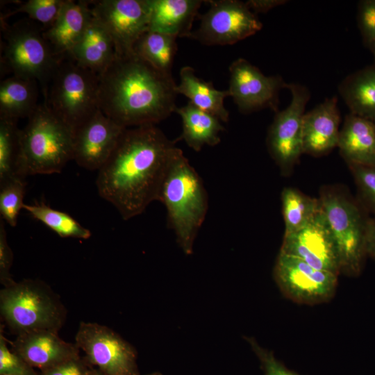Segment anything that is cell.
Masks as SVG:
<instances>
[{"label": "cell", "mask_w": 375, "mask_h": 375, "mask_svg": "<svg viewBox=\"0 0 375 375\" xmlns=\"http://www.w3.org/2000/svg\"><path fill=\"white\" fill-rule=\"evenodd\" d=\"M176 149L153 124L126 128L98 171V193L124 220L140 215L153 201Z\"/></svg>", "instance_id": "obj_1"}, {"label": "cell", "mask_w": 375, "mask_h": 375, "mask_svg": "<svg viewBox=\"0 0 375 375\" xmlns=\"http://www.w3.org/2000/svg\"><path fill=\"white\" fill-rule=\"evenodd\" d=\"M176 87L172 76L160 72L134 51L116 53L99 76V108L124 128L155 125L174 112Z\"/></svg>", "instance_id": "obj_2"}, {"label": "cell", "mask_w": 375, "mask_h": 375, "mask_svg": "<svg viewBox=\"0 0 375 375\" xmlns=\"http://www.w3.org/2000/svg\"><path fill=\"white\" fill-rule=\"evenodd\" d=\"M157 201L166 208L168 226L174 231L178 245L186 255L192 254L194 240L208 211V197L200 176L178 147Z\"/></svg>", "instance_id": "obj_3"}, {"label": "cell", "mask_w": 375, "mask_h": 375, "mask_svg": "<svg viewBox=\"0 0 375 375\" xmlns=\"http://www.w3.org/2000/svg\"><path fill=\"white\" fill-rule=\"evenodd\" d=\"M72 131L43 103L20 130L16 175L59 173L73 160Z\"/></svg>", "instance_id": "obj_4"}, {"label": "cell", "mask_w": 375, "mask_h": 375, "mask_svg": "<svg viewBox=\"0 0 375 375\" xmlns=\"http://www.w3.org/2000/svg\"><path fill=\"white\" fill-rule=\"evenodd\" d=\"M0 312L16 336L40 330L58 333L67 315L58 295L44 282L30 278L1 290Z\"/></svg>", "instance_id": "obj_5"}, {"label": "cell", "mask_w": 375, "mask_h": 375, "mask_svg": "<svg viewBox=\"0 0 375 375\" xmlns=\"http://www.w3.org/2000/svg\"><path fill=\"white\" fill-rule=\"evenodd\" d=\"M99 76L65 56L42 93L44 103L74 133L99 109Z\"/></svg>", "instance_id": "obj_6"}, {"label": "cell", "mask_w": 375, "mask_h": 375, "mask_svg": "<svg viewBox=\"0 0 375 375\" xmlns=\"http://www.w3.org/2000/svg\"><path fill=\"white\" fill-rule=\"evenodd\" d=\"M319 201L337 247L340 273L356 277L366 258V226L368 218L360 206L334 188L322 190Z\"/></svg>", "instance_id": "obj_7"}, {"label": "cell", "mask_w": 375, "mask_h": 375, "mask_svg": "<svg viewBox=\"0 0 375 375\" xmlns=\"http://www.w3.org/2000/svg\"><path fill=\"white\" fill-rule=\"evenodd\" d=\"M3 28L4 65L12 76L38 81L43 93L61 59L53 54L43 28L31 20H21Z\"/></svg>", "instance_id": "obj_8"}, {"label": "cell", "mask_w": 375, "mask_h": 375, "mask_svg": "<svg viewBox=\"0 0 375 375\" xmlns=\"http://www.w3.org/2000/svg\"><path fill=\"white\" fill-rule=\"evenodd\" d=\"M75 344L88 362L104 375H141L135 349L105 325L81 322Z\"/></svg>", "instance_id": "obj_9"}, {"label": "cell", "mask_w": 375, "mask_h": 375, "mask_svg": "<svg viewBox=\"0 0 375 375\" xmlns=\"http://www.w3.org/2000/svg\"><path fill=\"white\" fill-rule=\"evenodd\" d=\"M209 9L200 16L199 27L190 38L205 45H231L256 34L262 23L245 2L206 1Z\"/></svg>", "instance_id": "obj_10"}, {"label": "cell", "mask_w": 375, "mask_h": 375, "mask_svg": "<svg viewBox=\"0 0 375 375\" xmlns=\"http://www.w3.org/2000/svg\"><path fill=\"white\" fill-rule=\"evenodd\" d=\"M292 95L289 106L275 112L270 125L267 146L270 156L282 174H288L303 152L302 122L310 98L308 89L299 83H288Z\"/></svg>", "instance_id": "obj_11"}, {"label": "cell", "mask_w": 375, "mask_h": 375, "mask_svg": "<svg viewBox=\"0 0 375 375\" xmlns=\"http://www.w3.org/2000/svg\"><path fill=\"white\" fill-rule=\"evenodd\" d=\"M338 275L317 269L295 256L279 252L274 268V278L283 294L304 305L330 301L335 295Z\"/></svg>", "instance_id": "obj_12"}, {"label": "cell", "mask_w": 375, "mask_h": 375, "mask_svg": "<svg viewBox=\"0 0 375 375\" xmlns=\"http://www.w3.org/2000/svg\"><path fill=\"white\" fill-rule=\"evenodd\" d=\"M228 92L243 114L269 108L278 110L279 92L286 83L279 75L266 76L244 58L235 60L229 66Z\"/></svg>", "instance_id": "obj_13"}, {"label": "cell", "mask_w": 375, "mask_h": 375, "mask_svg": "<svg viewBox=\"0 0 375 375\" xmlns=\"http://www.w3.org/2000/svg\"><path fill=\"white\" fill-rule=\"evenodd\" d=\"M92 15L113 39L117 53L134 51L139 38L149 30V0L90 1Z\"/></svg>", "instance_id": "obj_14"}, {"label": "cell", "mask_w": 375, "mask_h": 375, "mask_svg": "<svg viewBox=\"0 0 375 375\" xmlns=\"http://www.w3.org/2000/svg\"><path fill=\"white\" fill-rule=\"evenodd\" d=\"M280 252L299 258L317 269L340 273L337 247L322 207L305 226L284 235Z\"/></svg>", "instance_id": "obj_15"}, {"label": "cell", "mask_w": 375, "mask_h": 375, "mask_svg": "<svg viewBox=\"0 0 375 375\" xmlns=\"http://www.w3.org/2000/svg\"><path fill=\"white\" fill-rule=\"evenodd\" d=\"M126 128L99 109L74 132L73 160L85 169L99 171Z\"/></svg>", "instance_id": "obj_16"}, {"label": "cell", "mask_w": 375, "mask_h": 375, "mask_svg": "<svg viewBox=\"0 0 375 375\" xmlns=\"http://www.w3.org/2000/svg\"><path fill=\"white\" fill-rule=\"evenodd\" d=\"M11 349L29 366L42 371L80 355L74 343L67 342L58 332L40 330L16 336Z\"/></svg>", "instance_id": "obj_17"}, {"label": "cell", "mask_w": 375, "mask_h": 375, "mask_svg": "<svg viewBox=\"0 0 375 375\" xmlns=\"http://www.w3.org/2000/svg\"><path fill=\"white\" fill-rule=\"evenodd\" d=\"M340 119L335 96L306 112L302 122L303 153L320 156L338 147Z\"/></svg>", "instance_id": "obj_18"}, {"label": "cell", "mask_w": 375, "mask_h": 375, "mask_svg": "<svg viewBox=\"0 0 375 375\" xmlns=\"http://www.w3.org/2000/svg\"><path fill=\"white\" fill-rule=\"evenodd\" d=\"M88 2L65 0L54 23L43 29L44 37L57 58L68 56L85 31L92 17Z\"/></svg>", "instance_id": "obj_19"}, {"label": "cell", "mask_w": 375, "mask_h": 375, "mask_svg": "<svg viewBox=\"0 0 375 375\" xmlns=\"http://www.w3.org/2000/svg\"><path fill=\"white\" fill-rule=\"evenodd\" d=\"M205 1L149 0V30L176 38H190L193 22Z\"/></svg>", "instance_id": "obj_20"}, {"label": "cell", "mask_w": 375, "mask_h": 375, "mask_svg": "<svg viewBox=\"0 0 375 375\" xmlns=\"http://www.w3.org/2000/svg\"><path fill=\"white\" fill-rule=\"evenodd\" d=\"M116 53L112 38L93 15L80 40L68 56L81 66L100 76Z\"/></svg>", "instance_id": "obj_21"}, {"label": "cell", "mask_w": 375, "mask_h": 375, "mask_svg": "<svg viewBox=\"0 0 375 375\" xmlns=\"http://www.w3.org/2000/svg\"><path fill=\"white\" fill-rule=\"evenodd\" d=\"M338 147L348 165H375V123L351 112L347 115Z\"/></svg>", "instance_id": "obj_22"}, {"label": "cell", "mask_w": 375, "mask_h": 375, "mask_svg": "<svg viewBox=\"0 0 375 375\" xmlns=\"http://www.w3.org/2000/svg\"><path fill=\"white\" fill-rule=\"evenodd\" d=\"M180 83L176 85L178 94L190 99L197 108L227 122L229 112L224 106V99L230 97L229 92L217 90L212 82L206 81L196 76L194 69L190 66L183 67L179 73Z\"/></svg>", "instance_id": "obj_23"}, {"label": "cell", "mask_w": 375, "mask_h": 375, "mask_svg": "<svg viewBox=\"0 0 375 375\" xmlns=\"http://www.w3.org/2000/svg\"><path fill=\"white\" fill-rule=\"evenodd\" d=\"M338 91L351 113L375 123V60L346 76Z\"/></svg>", "instance_id": "obj_24"}, {"label": "cell", "mask_w": 375, "mask_h": 375, "mask_svg": "<svg viewBox=\"0 0 375 375\" xmlns=\"http://www.w3.org/2000/svg\"><path fill=\"white\" fill-rule=\"evenodd\" d=\"M182 119V139L188 146L199 151L205 145L215 146L220 141L219 133L224 130L221 121L193 105L190 101L175 110Z\"/></svg>", "instance_id": "obj_25"}, {"label": "cell", "mask_w": 375, "mask_h": 375, "mask_svg": "<svg viewBox=\"0 0 375 375\" xmlns=\"http://www.w3.org/2000/svg\"><path fill=\"white\" fill-rule=\"evenodd\" d=\"M38 81L15 76L0 84V117L18 119L29 117L37 109Z\"/></svg>", "instance_id": "obj_26"}, {"label": "cell", "mask_w": 375, "mask_h": 375, "mask_svg": "<svg viewBox=\"0 0 375 375\" xmlns=\"http://www.w3.org/2000/svg\"><path fill=\"white\" fill-rule=\"evenodd\" d=\"M176 37L148 30L139 38L134 52L160 72L172 75L177 51Z\"/></svg>", "instance_id": "obj_27"}, {"label": "cell", "mask_w": 375, "mask_h": 375, "mask_svg": "<svg viewBox=\"0 0 375 375\" xmlns=\"http://www.w3.org/2000/svg\"><path fill=\"white\" fill-rule=\"evenodd\" d=\"M285 233L295 232L305 226L321 210L319 199L310 197L293 188L281 192Z\"/></svg>", "instance_id": "obj_28"}, {"label": "cell", "mask_w": 375, "mask_h": 375, "mask_svg": "<svg viewBox=\"0 0 375 375\" xmlns=\"http://www.w3.org/2000/svg\"><path fill=\"white\" fill-rule=\"evenodd\" d=\"M23 209L61 238L86 240L91 231L80 224L70 215L49 207L44 203L26 204Z\"/></svg>", "instance_id": "obj_29"}, {"label": "cell", "mask_w": 375, "mask_h": 375, "mask_svg": "<svg viewBox=\"0 0 375 375\" xmlns=\"http://www.w3.org/2000/svg\"><path fill=\"white\" fill-rule=\"evenodd\" d=\"M17 121L0 117V184L16 176L20 133Z\"/></svg>", "instance_id": "obj_30"}, {"label": "cell", "mask_w": 375, "mask_h": 375, "mask_svg": "<svg viewBox=\"0 0 375 375\" xmlns=\"http://www.w3.org/2000/svg\"><path fill=\"white\" fill-rule=\"evenodd\" d=\"M25 178L17 175L0 184L1 218L10 226L17 225L18 215L24 205Z\"/></svg>", "instance_id": "obj_31"}, {"label": "cell", "mask_w": 375, "mask_h": 375, "mask_svg": "<svg viewBox=\"0 0 375 375\" xmlns=\"http://www.w3.org/2000/svg\"><path fill=\"white\" fill-rule=\"evenodd\" d=\"M65 0H28L21 3L15 10L5 15L8 17L17 12L27 14L30 19L38 22L45 29L51 26L65 3Z\"/></svg>", "instance_id": "obj_32"}, {"label": "cell", "mask_w": 375, "mask_h": 375, "mask_svg": "<svg viewBox=\"0 0 375 375\" xmlns=\"http://www.w3.org/2000/svg\"><path fill=\"white\" fill-rule=\"evenodd\" d=\"M361 201L375 216V165H349Z\"/></svg>", "instance_id": "obj_33"}, {"label": "cell", "mask_w": 375, "mask_h": 375, "mask_svg": "<svg viewBox=\"0 0 375 375\" xmlns=\"http://www.w3.org/2000/svg\"><path fill=\"white\" fill-rule=\"evenodd\" d=\"M356 19L363 44L375 60V0L360 1Z\"/></svg>", "instance_id": "obj_34"}, {"label": "cell", "mask_w": 375, "mask_h": 375, "mask_svg": "<svg viewBox=\"0 0 375 375\" xmlns=\"http://www.w3.org/2000/svg\"><path fill=\"white\" fill-rule=\"evenodd\" d=\"M8 343L1 328L0 375H36L38 372L10 349Z\"/></svg>", "instance_id": "obj_35"}, {"label": "cell", "mask_w": 375, "mask_h": 375, "mask_svg": "<svg viewBox=\"0 0 375 375\" xmlns=\"http://www.w3.org/2000/svg\"><path fill=\"white\" fill-rule=\"evenodd\" d=\"M244 339L258 357L264 375H301L287 368L275 358L272 351L262 347L253 338L245 337Z\"/></svg>", "instance_id": "obj_36"}, {"label": "cell", "mask_w": 375, "mask_h": 375, "mask_svg": "<svg viewBox=\"0 0 375 375\" xmlns=\"http://www.w3.org/2000/svg\"><path fill=\"white\" fill-rule=\"evenodd\" d=\"M93 367L81 355L51 368L40 371L36 375H89Z\"/></svg>", "instance_id": "obj_37"}, {"label": "cell", "mask_w": 375, "mask_h": 375, "mask_svg": "<svg viewBox=\"0 0 375 375\" xmlns=\"http://www.w3.org/2000/svg\"><path fill=\"white\" fill-rule=\"evenodd\" d=\"M13 262V253L7 240L4 221L0 219V282L3 287L12 284L15 280L10 274Z\"/></svg>", "instance_id": "obj_38"}, {"label": "cell", "mask_w": 375, "mask_h": 375, "mask_svg": "<svg viewBox=\"0 0 375 375\" xmlns=\"http://www.w3.org/2000/svg\"><path fill=\"white\" fill-rule=\"evenodd\" d=\"M285 0H249L245 3L254 13H266L275 7L287 3Z\"/></svg>", "instance_id": "obj_39"}, {"label": "cell", "mask_w": 375, "mask_h": 375, "mask_svg": "<svg viewBox=\"0 0 375 375\" xmlns=\"http://www.w3.org/2000/svg\"><path fill=\"white\" fill-rule=\"evenodd\" d=\"M365 247L367 256L375 260V216L367 222Z\"/></svg>", "instance_id": "obj_40"}, {"label": "cell", "mask_w": 375, "mask_h": 375, "mask_svg": "<svg viewBox=\"0 0 375 375\" xmlns=\"http://www.w3.org/2000/svg\"><path fill=\"white\" fill-rule=\"evenodd\" d=\"M89 375H104V374H103L99 371H98L97 369L93 367L92 370L90 371Z\"/></svg>", "instance_id": "obj_41"}, {"label": "cell", "mask_w": 375, "mask_h": 375, "mask_svg": "<svg viewBox=\"0 0 375 375\" xmlns=\"http://www.w3.org/2000/svg\"><path fill=\"white\" fill-rule=\"evenodd\" d=\"M146 375H162V374H160V372H153Z\"/></svg>", "instance_id": "obj_42"}, {"label": "cell", "mask_w": 375, "mask_h": 375, "mask_svg": "<svg viewBox=\"0 0 375 375\" xmlns=\"http://www.w3.org/2000/svg\"><path fill=\"white\" fill-rule=\"evenodd\" d=\"M1 375H10V374H1Z\"/></svg>", "instance_id": "obj_43"}]
</instances>
